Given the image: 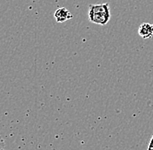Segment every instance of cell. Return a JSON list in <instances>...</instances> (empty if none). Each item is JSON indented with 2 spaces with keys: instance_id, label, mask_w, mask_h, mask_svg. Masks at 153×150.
Returning a JSON list of instances; mask_svg holds the SVG:
<instances>
[{
  "instance_id": "6da1fadb",
  "label": "cell",
  "mask_w": 153,
  "mask_h": 150,
  "mask_svg": "<svg viewBox=\"0 0 153 150\" xmlns=\"http://www.w3.org/2000/svg\"><path fill=\"white\" fill-rule=\"evenodd\" d=\"M88 17L90 22L105 25L108 24L111 18V11L108 4H90Z\"/></svg>"
},
{
  "instance_id": "7a4b0ae2",
  "label": "cell",
  "mask_w": 153,
  "mask_h": 150,
  "mask_svg": "<svg viewBox=\"0 0 153 150\" xmlns=\"http://www.w3.org/2000/svg\"><path fill=\"white\" fill-rule=\"evenodd\" d=\"M138 35L143 39H149L153 36V24L143 23L138 28Z\"/></svg>"
},
{
  "instance_id": "3957f363",
  "label": "cell",
  "mask_w": 153,
  "mask_h": 150,
  "mask_svg": "<svg viewBox=\"0 0 153 150\" xmlns=\"http://www.w3.org/2000/svg\"><path fill=\"white\" fill-rule=\"evenodd\" d=\"M54 18L57 23H64L72 18L71 13L65 7H60L54 12Z\"/></svg>"
},
{
  "instance_id": "277c9868",
  "label": "cell",
  "mask_w": 153,
  "mask_h": 150,
  "mask_svg": "<svg viewBox=\"0 0 153 150\" xmlns=\"http://www.w3.org/2000/svg\"><path fill=\"white\" fill-rule=\"evenodd\" d=\"M5 148V144H4V141L3 140L1 134H0V150H4Z\"/></svg>"
},
{
  "instance_id": "5b68a950",
  "label": "cell",
  "mask_w": 153,
  "mask_h": 150,
  "mask_svg": "<svg viewBox=\"0 0 153 150\" xmlns=\"http://www.w3.org/2000/svg\"><path fill=\"white\" fill-rule=\"evenodd\" d=\"M147 150H153V134L151 138V141L149 142V145H148V149Z\"/></svg>"
}]
</instances>
